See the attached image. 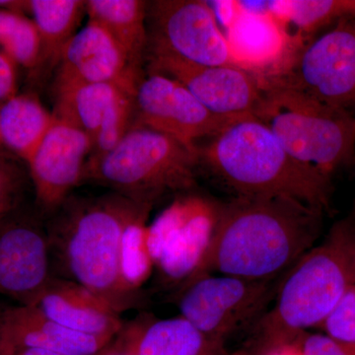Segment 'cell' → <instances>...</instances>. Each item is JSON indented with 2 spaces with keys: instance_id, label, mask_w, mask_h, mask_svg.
I'll use <instances>...</instances> for the list:
<instances>
[{
  "instance_id": "6da1fadb",
  "label": "cell",
  "mask_w": 355,
  "mask_h": 355,
  "mask_svg": "<svg viewBox=\"0 0 355 355\" xmlns=\"http://www.w3.org/2000/svg\"><path fill=\"white\" fill-rule=\"evenodd\" d=\"M322 212L284 197L237 196L219 203L216 232L200 275L268 282L312 248Z\"/></svg>"
},
{
  "instance_id": "7a4b0ae2",
  "label": "cell",
  "mask_w": 355,
  "mask_h": 355,
  "mask_svg": "<svg viewBox=\"0 0 355 355\" xmlns=\"http://www.w3.org/2000/svg\"><path fill=\"white\" fill-rule=\"evenodd\" d=\"M153 205L116 193L69 198L46 218L55 277L73 280L116 312L135 306L120 275L121 236L128 224Z\"/></svg>"
},
{
  "instance_id": "3957f363",
  "label": "cell",
  "mask_w": 355,
  "mask_h": 355,
  "mask_svg": "<svg viewBox=\"0 0 355 355\" xmlns=\"http://www.w3.org/2000/svg\"><path fill=\"white\" fill-rule=\"evenodd\" d=\"M198 157L238 196L293 198L322 211L330 205L331 177L294 158L254 114L228 123Z\"/></svg>"
},
{
  "instance_id": "277c9868",
  "label": "cell",
  "mask_w": 355,
  "mask_h": 355,
  "mask_svg": "<svg viewBox=\"0 0 355 355\" xmlns=\"http://www.w3.org/2000/svg\"><path fill=\"white\" fill-rule=\"evenodd\" d=\"M355 207L323 244L311 248L291 268L277 303L263 320L266 343L297 340L320 327L355 284Z\"/></svg>"
},
{
  "instance_id": "5b68a950",
  "label": "cell",
  "mask_w": 355,
  "mask_h": 355,
  "mask_svg": "<svg viewBox=\"0 0 355 355\" xmlns=\"http://www.w3.org/2000/svg\"><path fill=\"white\" fill-rule=\"evenodd\" d=\"M198 151L165 133L133 123L120 144L93 164L85 166L84 182L153 205L170 191L195 184Z\"/></svg>"
},
{
  "instance_id": "8992f818",
  "label": "cell",
  "mask_w": 355,
  "mask_h": 355,
  "mask_svg": "<svg viewBox=\"0 0 355 355\" xmlns=\"http://www.w3.org/2000/svg\"><path fill=\"white\" fill-rule=\"evenodd\" d=\"M254 116L300 162L328 176L355 166V114L289 89L266 86Z\"/></svg>"
},
{
  "instance_id": "52a82bcc",
  "label": "cell",
  "mask_w": 355,
  "mask_h": 355,
  "mask_svg": "<svg viewBox=\"0 0 355 355\" xmlns=\"http://www.w3.org/2000/svg\"><path fill=\"white\" fill-rule=\"evenodd\" d=\"M260 78L355 114V15L301 44L277 71Z\"/></svg>"
},
{
  "instance_id": "ba28073f",
  "label": "cell",
  "mask_w": 355,
  "mask_h": 355,
  "mask_svg": "<svg viewBox=\"0 0 355 355\" xmlns=\"http://www.w3.org/2000/svg\"><path fill=\"white\" fill-rule=\"evenodd\" d=\"M219 203L184 196L148 224V244L159 272L173 284L200 275L214 240Z\"/></svg>"
},
{
  "instance_id": "9c48e42d",
  "label": "cell",
  "mask_w": 355,
  "mask_h": 355,
  "mask_svg": "<svg viewBox=\"0 0 355 355\" xmlns=\"http://www.w3.org/2000/svg\"><path fill=\"white\" fill-rule=\"evenodd\" d=\"M150 55L198 65H237L211 6L200 0L147 3Z\"/></svg>"
},
{
  "instance_id": "30bf717a",
  "label": "cell",
  "mask_w": 355,
  "mask_h": 355,
  "mask_svg": "<svg viewBox=\"0 0 355 355\" xmlns=\"http://www.w3.org/2000/svg\"><path fill=\"white\" fill-rule=\"evenodd\" d=\"M270 294L268 282L202 273L184 284L178 307L203 335L224 343L261 312Z\"/></svg>"
},
{
  "instance_id": "8fae6325",
  "label": "cell",
  "mask_w": 355,
  "mask_h": 355,
  "mask_svg": "<svg viewBox=\"0 0 355 355\" xmlns=\"http://www.w3.org/2000/svg\"><path fill=\"white\" fill-rule=\"evenodd\" d=\"M135 121L198 151V140L216 137L234 119L212 114L181 83L161 74L142 76L132 95Z\"/></svg>"
},
{
  "instance_id": "7c38bea8",
  "label": "cell",
  "mask_w": 355,
  "mask_h": 355,
  "mask_svg": "<svg viewBox=\"0 0 355 355\" xmlns=\"http://www.w3.org/2000/svg\"><path fill=\"white\" fill-rule=\"evenodd\" d=\"M148 60V72L181 83L216 116H254L263 104L260 77L237 65H198L164 55H149Z\"/></svg>"
},
{
  "instance_id": "4fadbf2b",
  "label": "cell",
  "mask_w": 355,
  "mask_h": 355,
  "mask_svg": "<svg viewBox=\"0 0 355 355\" xmlns=\"http://www.w3.org/2000/svg\"><path fill=\"white\" fill-rule=\"evenodd\" d=\"M53 277L46 219L17 211L0 221V296L32 306Z\"/></svg>"
},
{
  "instance_id": "5bb4252c",
  "label": "cell",
  "mask_w": 355,
  "mask_h": 355,
  "mask_svg": "<svg viewBox=\"0 0 355 355\" xmlns=\"http://www.w3.org/2000/svg\"><path fill=\"white\" fill-rule=\"evenodd\" d=\"M92 139L74 125L53 116V125L28 160L39 212L46 218L83 183Z\"/></svg>"
},
{
  "instance_id": "9a60e30c",
  "label": "cell",
  "mask_w": 355,
  "mask_h": 355,
  "mask_svg": "<svg viewBox=\"0 0 355 355\" xmlns=\"http://www.w3.org/2000/svg\"><path fill=\"white\" fill-rule=\"evenodd\" d=\"M144 76L109 33L92 21L74 35L58 64L55 89L79 84L110 83L128 92Z\"/></svg>"
},
{
  "instance_id": "2e32d148",
  "label": "cell",
  "mask_w": 355,
  "mask_h": 355,
  "mask_svg": "<svg viewBox=\"0 0 355 355\" xmlns=\"http://www.w3.org/2000/svg\"><path fill=\"white\" fill-rule=\"evenodd\" d=\"M268 2H254L257 8L248 2H226L229 13L223 18L236 64L259 76L279 70L295 49Z\"/></svg>"
},
{
  "instance_id": "e0dca14e",
  "label": "cell",
  "mask_w": 355,
  "mask_h": 355,
  "mask_svg": "<svg viewBox=\"0 0 355 355\" xmlns=\"http://www.w3.org/2000/svg\"><path fill=\"white\" fill-rule=\"evenodd\" d=\"M113 342L62 326L35 306H7L0 354L24 349L49 350L62 355H98Z\"/></svg>"
},
{
  "instance_id": "ac0fdd59",
  "label": "cell",
  "mask_w": 355,
  "mask_h": 355,
  "mask_svg": "<svg viewBox=\"0 0 355 355\" xmlns=\"http://www.w3.org/2000/svg\"><path fill=\"white\" fill-rule=\"evenodd\" d=\"M32 306L53 321L86 335L114 340L125 324L120 313L94 292L55 275Z\"/></svg>"
},
{
  "instance_id": "d6986e66",
  "label": "cell",
  "mask_w": 355,
  "mask_h": 355,
  "mask_svg": "<svg viewBox=\"0 0 355 355\" xmlns=\"http://www.w3.org/2000/svg\"><path fill=\"white\" fill-rule=\"evenodd\" d=\"M118 343L132 355H227L224 343L203 335L182 316H140L123 324Z\"/></svg>"
},
{
  "instance_id": "ffe728a7",
  "label": "cell",
  "mask_w": 355,
  "mask_h": 355,
  "mask_svg": "<svg viewBox=\"0 0 355 355\" xmlns=\"http://www.w3.org/2000/svg\"><path fill=\"white\" fill-rule=\"evenodd\" d=\"M147 3L142 0L86 1L89 21L106 30L139 69L148 49Z\"/></svg>"
},
{
  "instance_id": "44dd1931",
  "label": "cell",
  "mask_w": 355,
  "mask_h": 355,
  "mask_svg": "<svg viewBox=\"0 0 355 355\" xmlns=\"http://www.w3.org/2000/svg\"><path fill=\"white\" fill-rule=\"evenodd\" d=\"M53 121V114L35 96H13L0 108V141L27 163Z\"/></svg>"
},
{
  "instance_id": "7402d4cb",
  "label": "cell",
  "mask_w": 355,
  "mask_h": 355,
  "mask_svg": "<svg viewBox=\"0 0 355 355\" xmlns=\"http://www.w3.org/2000/svg\"><path fill=\"white\" fill-rule=\"evenodd\" d=\"M277 18L294 46L315 38L342 18L355 15V0H286L270 1Z\"/></svg>"
},
{
  "instance_id": "603a6c76",
  "label": "cell",
  "mask_w": 355,
  "mask_h": 355,
  "mask_svg": "<svg viewBox=\"0 0 355 355\" xmlns=\"http://www.w3.org/2000/svg\"><path fill=\"white\" fill-rule=\"evenodd\" d=\"M26 11L32 14L42 44L41 64L58 67L62 51L76 34L86 12L83 0H31Z\"/></svg>"
},
{
  "instance_id": "cb8c5ba5",
  "label": "cell",
  "mask_w": 355,
  "mask_h": 355,
  "mask_svg": "<svg viewBox=\"0 0 355 355\" xmlns=\"http://www.w3.org/2000/svg\"><path fill=\"white\" fill-rule=\"evenodd\" d=\"M123 92L128 91L110 83L55 88L53 114L83 130L93 142L107 109Z\"/></svg>"
},
{
  "instance_id": "d4e9b609",
  "label": "cell",
  "mask_w": 355,
  "mask_h": 355,
  "mask_svg": "<svg viewBox=\"0 0 355 355\" xmlns=\"http://www.w3.org/2000/svg\"><path fill=\"white\" fill-rule=\"evenodd\" d=\"M150 210H146L130 221L121 236V279L127 291L135 295L149 279L155 268L147 236V219Z\"/></svg>"
},
{
  "instance_id": "484cf974",
  "label": "cell",
  "mask_w": 355,
  "mask_h": 355,
  "mask_svg": "<svg viewBox=\"0 0 355 355\" xmlns=\"http://www.w3.org/2000/svg\"><path fill=\"white\" fill-rule=\"evenodd\" d=\"M0 50L14 64L33 69L41 64V38L34 21L0 8Z\"/></svg>"
},
{
  "instance_id": "4316f807",
  "label": "cell",
  "mask_w": 355,
  "mask_h": 355,
  "mask_svg": "<svg viewBox=\"0 0 355 355\" xmlns=\"http://www.w3.org/2000/svg\"><path fill=\"white\" fill-rule=\"evenodd\" d=\"M132 93L123 92L112 103L103 116L92 142L86 165H91L120 144L135 121Z\"/></svg>"
},
{
  "instance_id": "83f0119b",
  "label": "cell",
  "mask_w": 355,
  "mask_h": 355,
  "mask_svg": "<svg viewBox=\"0 0 355 355\" xmlns=\"http://www.w3.org/2000/svg\"><path fill=\"white\" fill-rule=\"evenodd\" d=\"M320 328L336 342L355 343V284L345 291Z\"/></svg>"
},
{
  "instance_id": "f1b7e54d",
  "label": "cell",
  "mask_w": 355,
  "mask_h": 355,
  "mask_svg": "<svg viewBox=\"0 0 355 355\" xmlns=\"http://www.w3.org/2000/svg\"><path fill=\"white\" fill-rule=\"evenodd\" d=\"M21 190L19 175L0 163V221L19 209Z\"/></svg>"
},
{
  "instance_id": "f546056e",
  "label": "cell",
  "mask_w": 355,
  "mask_h": 355,
  "mask_svg": "<svg viewBox=\"0 0 355 355\" xmlns=\"http://www.w3.org/2000/svg\"><path fill=\"white\" fill-rule=\"evenodd\" d=\"M298 343L303 355H355V343L336 342L326 335L303 333Z\"/></svg>"
},
{
  "instance_id": "4dcf8cb0",
  "label": "cell",
  "mask_w": 355,
  "mask_h": 355,
  "mask_svg": "<svg viewBox=\"0 0 355 355\" xmlns=\"http://www.w3.org/2000/svg\"><path fill=\"white\" fill-rule=\"evenodd\" d=\"M298 340L266 343L260 355H303Z\"/></svg>"
},
{
  "instance_id": "1f68e13d",
  "label": "cell",
  "mask_w": 355,
  "mask_h": 355,
  "mask_svg": "<svg viewBox=\"0 0 355 355\" xmlns=\"http://www.w3.org/2000/svg\"><path fill=\"white\" fill-rule=\"evenodd\" d=\"M0 355H62L49 350L39 349H24L14 350V352H4Z\"/></svg>"
},
{
  "instance_id": "d6a6232c",
  "label": "cell",
  "mask_w": 355,
  "mask_h": 355,
  "mask_svg": "<svg viewBox=\"0 0 355 355\" xmlns=\"http://www.w3.org/2000/svg\"><path fill=\"white\" fill-rule=\"evenodd\" d=\"M98 355H132L125 347H121L116 340V343L112 342L108 347H105Z\"/></svg>"
},
{
  "instance_id": "836d02e7",
  "label": "cell",
  "mask_w": 355,
  "mask_h": 355,
  "mask_svg": "<svg viewBox=\"0 0 355 355\" xmlns=\"http://www.w3.org/2000/svg\"><path fill=\"white\" fill-rule=\"evenodd\" d=\"M7 306L0 304V340H1L2 327H3L4 314Z\"/></svg>"
},
{
  "instance_id": "e575fe53",
  "label": "cell",
  "mask_w": 355,
  "mask_h": 355,
  "mask_svg": "<svg viewBox=\"0 0 355 355\" xmlns=\"http://www.w3.org/2000/svg\"><path fill=\"white\" fill-rule=\"evenodd\" d=\"M354 263H355V254H354Z\"/></svg>"
},
{
  "instance_id": "d590c367",
  "label": "cell",
  "mask_w": 355,
  "mask_h": 355,
  "mask_svg": "<svg viewBox=\"0 0 355 355\" xmlns=\"http://www.w3.org/2000/svg\"><path fill=\"white\" fill-rule=\"evenodd\" d=\"M354 169L355 170V166H354Z\"/></svg>"
}]
</instances>
